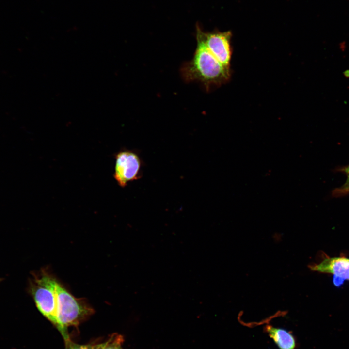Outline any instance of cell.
<instances>
[{"label": "cell", "instance_id": "cell-1", "mask_svg": "<svg viewBox=\"0 0 349 349\" xmlns=\"http://www.w3.org/2000/svg\"><path fill=\"white\" fill-rule=\"evenodd\" d=\"M31 292L38 310L60 331L78 326L94 311L85 299L75 297L47 269L35 275Z\"/></svg>", "mask_w": 349, "mask_h": 349}, {"label": "cell", "instance_id": "cell-2", "mask_svg": "<svg viewBox=\"0 0 349 349\" xmlns=\"http://www.w3.org/2000/svg\"><path fill=\"white\" fill-rule=\"evenodd\" d=\"M192 59L184 63L180 68L186 82H196L206 91L220 86L229 80L230 68L223 65L199 40Z\"/></svg>", "mask_w": 349, "mask_h": 349}, {"label": "cell", "instance_id": "cell-3", "mask_svg": "<svg viewBox=\"0 0 349 349\" xmlns=\"http://www.w3.org/2000/svg\"><path fill=\"white\" fill-rule=\"evenodd\" d=\"M114 158L113 176L120 187L125 188L129 182L141 178L143 162L137 151L123 148L114 155Z\"/></svg>", "mask_w": 349, "mask_h": 349}, {"label": "cell", "instance_id": "cell-4", "mask_svg": "<svg viewBox=\"0 0 349 349\" xmlns=\"http://www.w3.org/2000/svg\"><path fill=\"white\" fill-rule=\"evenodd\" d=\"M196 39L205 46L211 53L224 66L230 68L232 50L230 32H205L198 24L196 26Z\"/></svg>", "mask_w": 349, "mask_h": 349}, {"label": "cell", "instance_id": "cell-5", "mask_svg": "<svg viewBox=\"0 0 349 349\" xmlns=\"http://www.w3.org/2000/svg\"><path fill=\"white\" fill-rule=\"evenodd\" d=\"M314 271L332 274L340 279L349 280V258L344 256H324L321 261L308 266Z\"/></svg>", "mask_w": 349, "mask_h": 349}, {"label": "cell", "instance_id": "cell-6", "mask_svg": "<svg viewBox=\"0 0 349 349\" xmlns=\"http://www.w3.org/2000/svg\"><path fill=\"white\" fill-rule=\"evenodd\" d=\"M264 331L279 349H296V340L290 331L270 325H266Z\"/></svg>", "mask_w": 349, "mask_h": 349}, {"label": "cell", "instance_id": "cell-7", "mask_svg": "<svg viewBox=\"0 0 349 349\" xmlns=\"http://www.w3.org/2000/svg\"><path fill=\"white\" fill-rule=\"evenodd\" d=\"M123 341V337L121 335L113 333L103 343L102 349H124L122 347Z\"/></svg>", "mask_w": 349, "mask_h": 349}, {"label": "cell", "instance_id": "cell-8", "mask_svg": "<svg viewBox=\"0 0 349 349\" xmlns=\"http://www.w3.org/2000/svg\"><path fill=\"white\" fill-rule=\"evenodd\" d=\"M349 194V181L347 180L341 187L333 190V194L335 197H339Z\"/></svg>", "mask_w": 349, "mask_h": 349}, {"label": "cell", "instance_id": "cell-9", "mask_svg": "<svg viewBox=\"0 0 349 349\" xmlns=\"http://www.w3.org/2000/svg\"><path fill=\"white\" fill-rule=\"evenodd\" d=\"M65 342V349H92V345L76 344L71 341L70 339Z\"/></svg>", "mask_w": 349, "mask_h": 349}, {"label": "cell", "instance_id": "cell-10", "mask_svg": "<svg viewBox=\"0 0 349 349\" xmlns=\"http://www.w3.org/2000/svg\"><path fill=\"white\" fill-rule=\"evenodd\" d=\"M341 171L344 172L347 176V180L349 181V165L342 168Z\"/></svg>", "mask_w": 349, "mask_h": 349}, {"label": "cell", "instance_id": "cell-11", "mask_svg": "<svg viewBox=\"0 0 349 349\" xmlns=\"http://www.w3.org/2000/svg\"><path fill=\"white\" fill-rule=\"evenodd\" d=\"M103 343L97 344L92 346V349H102Z\"/></svg>", "mask_w": 349, "mask_h": 349}, {"label": "cell", "instance_id": "cell-12", "mask_svg": "<svg viewBox=\"0 0 349 349\" xmlns=\"http://www.w3.org/2000/svg\"><path fill=\"white\" fill-rule=\"evenodd\" d=\"M343 75L347 78H349V69L345 70L343 73Z\"/></svg>", "mask_w": 349, "mask_h": 349}, {"label": "cell", "instance_id": "cell-13", "mask_svg": "<svg viewBox=\"0 0 349 349\" xmlns=\"http://www.w3.org/2000/svg\"><path fill=\"white\" fill-rule=\"evenodd\" d=\"M345 48H346V46H345V44L344 42L341 43L340 44V49H341L342 51H344V49H345Z\"/></svg>", "mask_w": 349, "mask_h": 349}]
</instances>
